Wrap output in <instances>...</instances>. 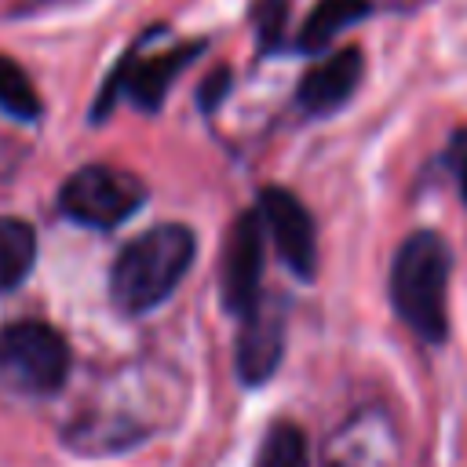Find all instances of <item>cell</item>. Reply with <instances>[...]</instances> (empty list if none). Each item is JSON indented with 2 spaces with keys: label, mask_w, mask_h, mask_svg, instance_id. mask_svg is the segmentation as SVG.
<instances>
[{
  "label": "cell",
  "mask_w": 467,
  "mask_h": 467,
  "mask_svg": "<svg viewBox=\"0 0 467 467\" xmlns=\"http://www.w3.org/2000/svg\"><path fill=\"white\" fill-rule=\"evenodd\" d=\"M197 255V237L182 223H161L131 237L109 266V299L120 314L161 306L186 277Z\"/></svg>",
  "instance_id": "6da1fadb"
},
{
  "label": "cell",
  "mask_w": 467,
  "mask_h": 467,
  "mask_svg": "<svg viewBox=\"0 0 467 467\" xmlns=\"http://www.w3.org/2000/svg\"><path fill=\"white\" fill-rule=\"evenodd\" d=\"M263 223L252 212H241L230 223L223 259H219V292L223 306L234 317H244L259 299H263Z\"/></svg>",
  "instance_id": "52a82bcc"
},
{
  "label": "cell",
  "mask_w": 467,
  "mask_h": 467,
  "mask_svg": "<svg viewBox=\"0 0 467 467\" xmlns=\"http://www.w3.org/2000/svg\"><path fill=\"white\" fill-rule=\"evenodd\" d=\"M0 109L15 120H36L44 109L29 73L7 55H0Z\"/></svg>",
  "instance_id": "4fadbf2b"
},
{
  "label": "cell",
  "mask_w": 467,
  "mask_h": 467,
  "mask_svg": "<svg viewBox=\"0 0 467 467\" xmlns=\"http://www.w3.org/2000/svg\"><path fill=\"white\" fill-rule=\"evenodd\" d=\"M449 168H452L456 186H460V197L467 204V128L452 131V139H449Z\"/></svg>",
  "instance_id": "2e32d148"
},
{
  "label": "cell",
  "mask_w": 467,
  "mask_h": 467,
  "mask_svg": "<svg viewBox=\"0 0 467 467\" xmlns=\"http://www.w3.org/2000/svg\"><path fill=\"white\" fill-rule=\"evenodd\" d=\"M36 263V230L18 215H0V296L15 292Z\"/></svg>",
  "instance_id": "8fae6325"
},
{
  "label": "cell",
  "mask_w": 467,
  "mask_h": 467,
  "mask_svg": "<svg viewBox=\"0 0 467 467\" xmlns=\"http://www.w3.org/2000/svg\"><path fill=\"white\" fill-rule=\"evenodd\" d=\"M252 26H255V40L263 51H274L285 40V26H288V4L285 0H255L252 7Z\"/></svg>",
  "instance_id": "5bb4252c"
},
{
  "label": "cell",
  "mask_w": 467,
  "mask_h": 467,
  "mask_svg": "<svg viewBox=\"0 0 467 467\" xmlns=\"http://www.w3.org/2000/svg\"><path fill=\"white\" fill-rule=\"evenodd\" d=\"M368 0H317L306 15V22L299 26V51H321L328 47L343 29H350L354 22H361L368 15Z\"/></svg>",
  "instance_id": "30bf717a"
},
{
  "label": "cell",
  "mask_w": 467,
  "mask_h": 467,
  "mask_svg": "<svg viewBox=\"0 0 467 467\" xmlns=\"http://www.w3.org/2000/svg\"><path fill=\"white\" fill-rule=\"evenodd\" d=\"M146 201V186L139 175L113 164L77 168L58 190V212L91 230H113L128 223Z\"/></svg>",
  "instance_id": "277c9868"
},
{
  "label": "cell",
  "mask_w": 467,
  "mask_h": 467,
  "mask_svg": "<svg viewBox=\"0 0 467 467\" xmlns=\"http://www.w3.org/2000/svg\"><path fill=\"white\" fill-rule=\"evenodd\" d=\"M285 354V317L281 306L259 299L244 317H237V343H234V368L244 387H259L274 376Z\"/></svg>",
  "instance_id": "ba28073f"
},
{
  "label": "cell",
  "mask_w": 467,
  "mask_h": 467,
  "mask_svg": "<svg viewBox=\"0 0 467 467\" xmlns=\"http://www.w3.org/2000/svg\"><path fill=\"white\" fill-rule=\"evenodd\" d=\"M73 354L58 328L47 321H11L0 328V383L18 394L47 398L69 379Z\"/></svg>",
  "instance_id": "3957f363"
},
{
  "label": "cell",
  "mask_w": 467,
  "mask_h": 467,
  "mask_svg": "<svg viewBox=\"0 0 467 467\" xmlns=\"http://www.w3.org/2000/svg\"><path fill=\"white\" fill-rule=\"evenodd\" d=\"M255 215H259L263 230L270 234L281 263L299 281H314V274H317V234H314V219H310L306 204L285 186H266L255 197Z\"/></svg>",
  "instance_id": "8992f818"
},
{
  "label": "cell",
  "mask_w": 467,
  "mask_h": 467,
  "mask_svg": "<svg viewBox=\"0 0 467 467\" xmlns=\"http://www.w3.org/2000/svg\"><path fill=\"white\" fill-rule=\"evenodd\" d=\"M201 51H204V40H186V44H175V47L157 51V55H135V51H128L113 66L109 80L102 84V91L95 99V109H91V120H106V113L117 106L120 95H128L135 109L157 113L161 102H164V95H168V88H171V80Z\"/></svg>",
  "instance_id": "5b68a950"
},
{
  "label": "cell",
  "mask_w": 467,
  "mask_h": 467,
  "mask_svg": "<svg viewBox=\"0 0 467 467\" xmlns=\"http://www.w3.org/2000/svg\"><path fill=\"white\" fill-rule=\"evenodd\" d=\"M255 467H310V449H306L303 427L292 420H277L259 445Z\"/></svg>",
  "instance_id": "7c38bea8"
},
{
  "label": "cell",
  "mask_w": 467,
  "mask_h": 467,
  "mask_svg": "<svg viewBox=\"0 0 467 467\" xmlns=\"http://www.w3.org/2000/svg\"><path fill=\"white\" fill-rule=\"evenodd\" d=\"M361 73H365L361 51H358V47H339V51L325 55L317 66L306 69V77L299 80L296 102H299L310 117H325V113L339 109V106L354 95Z\"/></svg>",
  "instance_id": "9c48e42d"
},
{
  "label": "cell",
  "mask_w": 467,
  "mask_h": 467,
  "mask_svg": "<svg viewBox=\"0 0 467 467\" xmlns=\"http://www.w3.org/2000/svg\"><path fill=\"white\" fill-rule=\"evenodd\" d=\"M449 274L452 252L434 230H412L390 259V306L412 336L434 347L449 336Z\"/></svg>",
  "instance_id": "7a4b0ae2"
},
{
  "label": "cell",
  "mask_w": 467,
  "mask_h": 467,
  "mask_svg": "<svg viewBox=\"0 0 467 467\" xmlns=\"http://www.w3.org/2000/svg\"><path fill=\"white\" fill-rule=\"evenodd\" d=\"M230 84H234V77H230V69H226V66L212 69V77H204V84H201V91H197V106H201L204 113H215V109H219V102L226 99Z\"/></svg>",
  "instance_id": "9a60e30c"
}]
</instances>
